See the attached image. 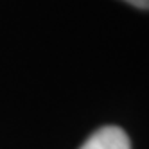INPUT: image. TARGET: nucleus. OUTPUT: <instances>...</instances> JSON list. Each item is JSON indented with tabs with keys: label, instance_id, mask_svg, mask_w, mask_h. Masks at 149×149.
<instances>
[{
	"label": "nucleus",
	"instance_id": "f257e3e1",
	"mask_svg": "<svg viewBox=\"0 0 149 149\" xmlns=\"http://www.w3.org/2000/svg\"><path fill=\"white\" fill-rule=\"evenodd\" d=\"M79 149H131V142L122 127L104 126L92 133Z\"/></svg>",
	"mask_w": 149,
	"mask_h": 149
},
{
	"label": "nucleus",
	"instance_id": "f03ea898",
	"mask_svg": "<svg viewBox=\"0 0 149 149\" xmlns=\"http://www.w3.org/2000/svg\"><path fill=\"white\" fill-rule=\"evenodd\" d=\"M124 2L127 4H131L138 9H149V0H124Z\"/></svg>",
	"mask_w": 149,
	"mask_h": 149
}]
</instances>
